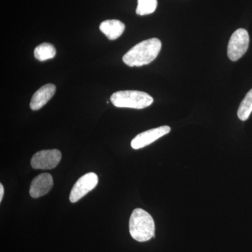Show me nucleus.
Instances as JSON below:
<instances>
[{
    "label": "nucleus",
    "instance_id": "f257e3e1",
    "mask_svg": "<svg viewBox=\"0 0 252 252\" xmlns=\"http://www.w3.org/2000/svg\"><path fill=\"white\" fill-rule=\"evenodd\" d=\"M161 47L160 39L157 38L147 39L129 50L123 57V61L129 67L146 65L157 59Z\"/></svg>",
    "mask_w": 252,
    "mask_h": 252
},
{
    "label": "nucleus",
    "instance_id": "1a4fd4ad",
    "mask_svg": "<svg viewBox=\"0 0 252 252\" xmlns=\"http://www.w3.org/2000/svg\"><path fill=\"white\" fill-rule=\"evenodd\" d=\"M56 91V86L52 84H46L36 91L33 94L30 104L32 110L36 111L42 108L54 97Z\"/></svg>",
    "mask_w": 252,
    "mask_h": 252
},
{
    "label": "nucleus",
    "instance_id": "7ed1b4c3",
    "mask_svg": "<svg viewBox=\"0 0 252 252\" xmlns=\"http://www.w3.org/2000/svg\"><path fill=\"white\" fill-rule=\"evenodd\" d=\"M111 102L120 108L142 109L154 102V98L147 93L138 91H121L111 96Z\"/></svg>",
    "mask_w": 252,
    "mask_h": 252
},
{
    "label": "nucleus",
    "instance_id": "9b49d317",
    "mask_svg": "<svg viewBox=\"0 0 252 252\" xmlns=\"http://www.w3.org/2000/svg\"><path fill=\"white\" fill-rule=\"evenodd\" d=\"M56 54V49L49 43H43L39 44V46H36L34 51V57L39 61H45L54 59Z\"/></svg>",
    "mask_w": 252,
    "mask_h": 252
},
{
    "label": "nucleus",
    "instance_id": "39448f33",
    "mask_svg": "<svg viewBox=\"0 0 252 252\" xmlns=\"http://www.w3.org/2000/svg\"><path fill=\"white\" fill-rule=\"evenodd\" d=\"M97 184L98 177L94 172H89L83 175L77 180L71 190L69 195L71 203H77L80 199L84 198L86 194L95 188Z\"/></svg>",
    "mask_w": 252,
    "mask_h": 252
},
{
    "label": "nucleus",
    "instance_id": "f03ea898",
    "mask_svg": "<svg viewBox=\"0 0 252 252\" xmlns=\"http://www.w3.org/2000/svg\"><path fill=\"white\" fill-rule=\"evenodd\" d=\"M129 230L134 240L140 243L149 241L155 235V223L148 212L137 208L131 215Z\"/></svg>",
    "mask_w": 252,
    "mask_h": 252
},
{
    "label": "nucleus",
    "instance_id": "423d86ee",
    "mask_svg": "<svg viewBox=\"0 0 252 252\" xmlns=\"http://www.w3.org/2000/svg\"><path fill=\"white\" fill-rule=\"evenodd\" d=\"M62 154L58 149H50L38 152L31 159V165L34 169L51 170L61 161Z\"/></svg>",
    "mask_w": 252,
    "mask_h": 252
},
{
    "label": "nucleus",
    "instance_id": "4468645a",
    "mask_svg": "<svg viewBox=\"0 0 252 252\" xmlns=\"http://www.w3.org/2000/svg\"><path fill=\"white\" fill-rule=\"evenodd\" d=\"M4 187L1 184H0V202L2 200L3 196H4Z\"/></svg>",
    "mask_w": 252,
    "mask_h": 252
},
{
    "label": "nucleus",
    "instance_id": "ddd939ff",
    "mask_svg": "<svg viewBox=\"0 0 252 252\" xmlns=\"http://www.w3.org/2000/svg\"><path fill=\"white\" fill-rule=\"evenodd\" d=\"M157 0H138L136 13L140 16L152 14L157 9Z\"/></svg>",
    "mask_w": 252,
    "mask_h": 252
},
{
    "label": "nucleus",
    "instance_id": "f8f14e48",
    "mask_svg": "<svg viewBox=\"0 0 252 252\" xmlns=\"http://www.w3.org/2000/svg\"><path fill=\"white\" fill-rule=\"evenodd\" d=\"M252 112V89L249 91L242 101L238 110V117L240 120H248Z\"/></svg>",
    "mask_w": 252,
    "mask_h": 252
},
{
    "label": "nucleus",
    "instance_id": "20e7f679",
    "mask_svg": "<svg viewBox=\"0 0 252 252\" xmlns=\"http://www.w3.org/2000/svg\"><path fill=\"white\" fill-rule=\"evenodd\" d=\"M250 44V36L248 32L243 28H240L233 33L228 42V54L230 61H237L247 52Z\"/></svg>",
    "mask_w": 252,
    "mask_h": 252
},
{
    "label": "nucleus",
    "instance_id": "6e6552de",
    "mask_svg": "<svg viewBox=\"0 0 252 252\" xmlns=\"http://www.w3.org/2000/svg\"><path fill=\"white\" fill-rule=\"evenodd\" d=\"M54 186L52 176L49 173H42L36 176L32 182L30 195L32 198H38L49 193Z\"/></svg>",
    "mask_w": 252,
    "mask_h": 252
},
{
    "label": "nucleus",
    "instance_id": "0eeeda50",
    "mask_svg": "<svg viewBox=\"0 0 252 252\" xmlns=\"http://www.w3.org/2000/svg\"><path fill=\"white\" fill-rule=\"evenodd\" d=\"M171 130L167 126H160L157 128L151 129L136 136L131 142V147L134 149H140L153 143L162 136L167 135Z\"/></svg>",
    "mask_w": 252,
    "mask_h": 252
},
{
    "label": "nucleus",
    "instance_id": "9d476101",
    "mask_svg": "<svg viewBox=\"0 0 252 252\" xmlns=\"http://www.w3.org/2000/svg\"><path fill=\"white\" fill-rule=\"evenodd\" d=\"M126 26L119 20H107L99 25V30L110 40H115L122 35Z\"/></svg>",
    "mask_w": 252,
    "mask_h": 252
}]
</instances>
